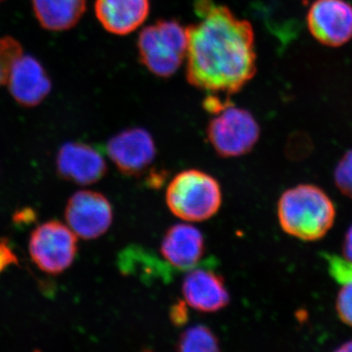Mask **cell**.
<instances>
[{"mask_svg":"<svg viewBox=\"0 0 352 352\" xmlns=\"http://www.w3.org/2000/svg\"><path fill=\"white\" fill-rule=\"evenodd\" d=\"M182 294L190 307L203 314L219 311L230 302L223 277L201 268L191 271L185 276Z\"/></svg>","mask_w":352,"mask_h":352,"instance_id":"cell-12","label":"cell"},{"mask_svg":"<svg viewBox=\"0 0 352 352\" xmlns=\"http://www.w3.org/2000/svg\"><path fill=\"white\" fill-rule=\"evenodd\" d=\"M22 54L23 48L19 41L11 36L0 38V85H6L11 65Z\"/></svg>","mask_w":352,"mask_h":352,"instance_id":"cell-17","label":"cell"},{"mask_svg":"<svg viewBox=\"0 0 352 352\" xmlns=\"http://www.w3.org/2000/svg\"><path fill=\"white\" fill-rule=\"evenodd\" d=\"M106 151L122 175L138 176L149 168L156 157L151 134L140 127L126 129L108 141Z\"/></svg>","mask_w":352,"mask_h":352,"instance_id":"cell-8","label":"cell"},{"mask_svg":"<svg viewBox=\"0 0 352 352\" xmlns=\"http://www.w3.org/2000/svg\"><path fill=\"white\" fill-rule=\"evenodd\" d=\"M207 129L208 141L219 156H244L258 143L261 129L249 111L230 105L215 113Z\"/></svg>","mask_w":352,"mask_h":352,"instance_id":"cell-5","label":"cell"},{"mask_svg":"<svg viewBox=\"0 0 352 352\" xmlns=\"http://www.w3.org/2000/svg\"><path fill=\"white\" fill-rule=\"evenodd\" d=\"M338 351H352V340L344 342L337 349Z\"/></svg>","mask_w":352,"mask_h":352,"instance_id":"cell-25","label":"cell"},{"mask_svg":"<svg viewBox=\"0 0 352 352\" xmlns=\"http://www.w3.org/2000/svg\"><path fill=\"white\" fill-rule=\"evenodd\" d=\"M335 182L340 191L352 200V150L340 160L335 170Z\"/></svg>","mask_w":352,"mask_h":352,"instance_id":"cell-19","label":"cell"},{"mask_svg":"<svg viewBox=\"0 0 352 352\" xmlns=\"http://www.w3.org/2000/svg\"><path fill=\"white\" fill-rule=\"evenodd\" d=\"M150 12L149 0H96L95 13L104 29L126 36L138 29Z\"/></svg>","mask_w":352,"mask_h":352,"instance_id":"cell-14","label":"cell"},{"mask_svg":"<svg viewBox=\"0 0 352 352\" xmlns=\"http://www.w3.org/2000/svg\"><path fill=\"white\" fill-rule=\"evenodd\" d=\"M232 105L228 97L222 98L219 94H208L204 100V108L207 112L215 115V113L221 112L222 110Z\"/></svg>","mask_w":352,"mask_h":352,"instance_id":"cell-21","label":"cell"},{"mask_svg":"<svg viewBox=\"0 0 352 352\" xmlns=\"http://www.w3.org/2000/svg\"><path fill=\"white\" fill-rule=\"evenodd\" d=\"M198 22L187 28V80L208 94H237L256 72L252 25L212 0H196Z\"/></svg>","mask_w":352,"mask_h":352,"instance_id":"cell-1","label":"cell"},{"mask_svg":"<svg viewBox=\"0 0 352 352\" xmlns=\"http://www.w3.org/2000/svg\"><path fill=\"white\" fill-rule=\"evenodd\" d=\"M277 215L285 232L310 242L320 240L332 228L336 208L325 191L315 185L300 184L282 194Z\"/></svg>","mask_w":352,"mask_h":352,"instance_id":"cell-2","label":"cell"},{"mask_svg":"<svg viewBox=\"0 0 352 352\" xmlns=\"http://www.w3.org/2000/svg\"><path fill=\"white\" fill-rule=\"evenodd\" d=\"M6 82L13 98L25 107L39 105L52 87L50 76L41 62L24 54L14 60Z\"/></svg>","mask_w":352,"mask_h":352,"instance_id":"cell-11","label":"cell"},{"mask_svg":"<svg viewBox=\"0 0 352 352\" xmlns=\"http://www.w3.org/2000/svg\"><path fill=\"white\" fill-rule=\"evenodd\" d=\"M32 261L50 275H59L71 267L78 252L76 235L57 220L44 222L32 232L29 241Z\"/></svg>","mask_w":352,"mask_h":352,"instance_id":"cell-6","label":"cell"},{"mask_svg":"<svg viewBox=\"0 0 352 352\" xmlns=\"http://www.w3.org/2000/svg\"><path fill=\"white\" fill-rule=\"evenodd\" d=\"M57 175L75 184L91 185L107 173V164L100 153L82 142H67L56 157Z\"/></svg>","mask_w":352,"mask_h":352,"instance_id":"cell-10","label":"cell"},{"mask_svg":"<svg viewBox=\"0 0 352 352\" xmlns=\"http://www.w3.org/2000/svg\"><path fill=\"white\" fill-rule=\"evenodd\" d=\"M0 1H2V0H0Z\"/></svg>","mask_w":352,"mask_h":352,"instance_id":"cell-26","label":"cell"},{"mask_svg":"<svg viewBox=\"0 0 352 352\" xmlns=\"http://www.w3.org/2000/svg\"><path fill=\"white\" fill-rule=\"evenodd\" d=\"M307 25L324 45H344L352 38V6L344 0H316L308 11Z\"/></svg>","mask_w":352,"mask_h":352,"instance_id":"cell-9","label":"cell"},{"mask_svg":"<svg viewBox=\"0 0 352 352\" xmlns=\"http://www.w3.org/2000/svg\"><path fill=\"white\" fill-rule=\"evenodd\" d=\"M329 273L336 282L342 285L352 282V261L342 256L326 254Z\"/></svg>","mask_w":352,"mask_h":352,"instance_id":"cell-18","label":"cell"},{"mask_svg":"<svg viewBox=\"0 0 352 352\" xmlns=\"http://www.w3.org/2000/svg\"><path fill=\"white\" fill-rule=\"evenodd\" d=\"M342 250H344V256L352 261V226L349 227L346 236H344Z\"/></svg>","mask_w":352,"mask_h":352,"instance_id":"cell-24","label":"cell"},{"mask_svg":"<svg viewBox=\"0 0 352 352\" xmlns=\"http://www.w3.org/2000/svg\"><path fill=\"white\" fill-rule=\"evenodd\" d=\"M206 245L203 234L196 227L178 223L171 226L162 241L161 252L173 267L190 270L200 263Z\"/></svg>","mask_w":352,"mask_h":352,"instance_id":"cell-13","label":"cell"},{"mask_svg":"<svg viewBox=\"0 0 352 352\" xmlns=\"http://www.w3.org/2000/svg\"><path fill=\"white\" fill-rule=\"evenodd\" d=\"M188 47L186 29L175 20H161L139 34L141 63L160 78H168L179 69Z\"/></svg>","mask_w":352,"mask_h":352,"instance_id":"cell-4","label":"cell"},{"mask_svg":"<svg viewBox=\"0 0 352 352\" xmlns=\"http://www.w3.org/2000/svg\"><path fill=\"white\" fill-rule=\"evenodd\" d=\"M336 308L340 320L352 327V282L342 286L338 295Z\"/></svg>","mask_w":352,"mask_h":352,"instance_id":"cell-20","label":"cell"},{"mask_svg":"<svg viewBox=\"0 0 352 352\" xmlns=\"http://www.w3.org/2000/svg\"><path fill=\"white\" fill-rule=\"evenodd\" d=\"M65 219L67 226L78 237L97 239L112 226V205L103 194L82 190L69 199L65 208Z\"/></svg>","mask_w":352,"mask_h":352,"instance_id":"cell-7","label":"cell"},{"mask_svg":"<svg viewBox=\"0 0 352 352\" xmlns=\"http://www.w3.org/2000/svg\"><path fill=\"white\" fill-rule=\"evenodd\" d=\"M166 201L171 214L185 221L201 222L219 212L222 203L219 182L205 171L188 170L168 184Z\"/></svg>","mask_w":352,"mask_h":352,"instance_id":"cell-3","label":"cell"},{"mask_svg":"<svg viewBox=\"0 0 352 352\" xmlns=\"http://www.w3.org/2000/svg\"><path fill=\"white\" fill-rule=\"evenodd\" d=\"M34 15L43 29L67 31L75 27L87 10V0H32Z\"/></svg>","mask_w":352,"mask_h":352,"instance_id":"cell-15","label":"cell"},{"mask_svg":"<svg viewBox=\"0 0 352 352\" xmlns=\"http://www.w3.org/2000/svg\"><path fill=\"white\" fill-rule=\"evenodd\" d=\"M12 264H19L17 256L11 249L8 240L0 239V273Z\"/></svg>","mask_w":352,"mask_h":352,"instance_id":"cell-22","label":"cell"},{"mask_svg":"<svg viewBox=\"0 0 352 352\" xmlns=\"http://www.w3.org/2000/svg\"><path fill=\"white\" fill-rule=\"evenodd\" d=\"M176 349L182 352H214L219 351V342L210 328L197 325L187 329L176 342Z\"/></svg>","mask_w":352,"mask_h":352,"instance_id":"cell-16","label":"cell"},{"mask_svg":"<svg viewBox=\"0 0 352 352\" xmlns=\"http://www.w3.org/2000/svg\"><path fill=\"white\" fill-rule=\"evenodd\" d=\"M170 320L173 325L182 326L188 321V308L186 303L179 300L170 308Z\"/></svg>","mask_w":352,"mask_h":352,"instance_id":"cell-23","label":"cell"}]
</instances>
